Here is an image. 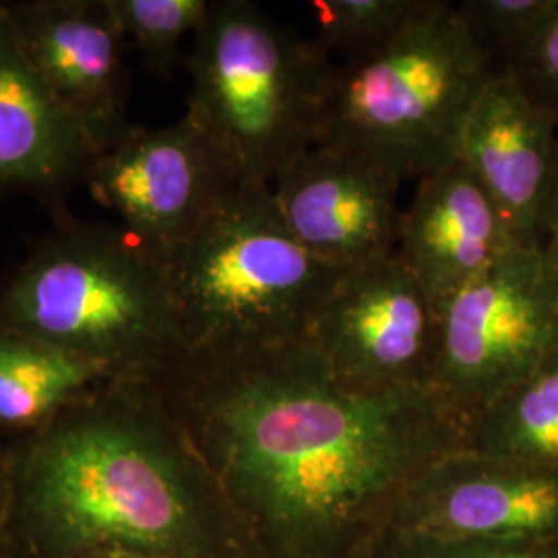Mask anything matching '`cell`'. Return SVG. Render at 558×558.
Instances as JSON below:
<instances>
[{"label":"cell","mask_w":558,"mask_h":558,"mask_svg":"<svg viewBox=\"0 0 558 558\" xmlns=\"http://www.w3.org/2000/svg\"><path fill=\"white\" fill-rule=\"evenodd\" d=\"M4 453H7V447H2V442H0V476H2V468H4Z\"/></svg>","instance_id":"obj_25"},{"label":"cell","mask_w":558,"mask_h":558,"mask_svg":"<svg viewBox=\"0 0 558 558\" xmlns=\"http://www.w3.org/2000/svg\"><path fill=\"white\" fill-rule=\"evenodd\" d=\"M154 385L251 558H364L422 476L465 451L437 389L360 391L306 338L191 350Z\"/></svg>","instance_id":"obj_1"},{"label":"cell","mask_w":558,"mask_h":558,"mask_svg":"<svg viewBox=\"0 0 558 558\" xmlns=\"http://www.w3.org/2000/svg\"><path fill=\"white\" fill-rule=\"evenodd\" d=\"M465 451L558 472V348L465 422Z\"/></svg>","instance_id":"obj_17"},{"label":"cell","mask_w":558,"mask_h":558,"mask_svg":"<svg viewBox=\"0 0 558 558\" xmlns=\"http://www.w3.org/2000/svg\"><path fill=\"white\" fill-rule=\"evenodd\" d=\"M104 379L106 364L0 329V430L34 433Z\"/></svg>","instance_id":"obj_16"},{"label":"cell","mask_w":558,"mask_h":558,"mask_svg":"<svg viewBox=\"0 0 558 558\" xmlns=\"http://www.w3.org/2000/svg\"><path fill=\"white\" fill-rule=\"evenodd\" d=\"M458 156L495 201L513 239L548 246L558 203V120L509 75H495L465 117Z\"/></svg>","instance_id":"obj_13"},{"label":"cell","mask_w":558,"mask_h":558,"mask_svg":"<svg viewBox=\"0 0 558 558\" xmlns=\"http://www.w3.org/2000/svg\"><path fill=\"white\" fill-rule=\"evenodd\" d=\"M497 69L480 52L458 4L433 9L377 52L331 69L317 143H339L424 179L458 158L459 135Z\"/></svg>","instance_id":"obj_6"},{"label":"cell","mask_w":558,"mask_h":558,"mask_svg":"<svg viewBox=\"0 0 558 558\" xmlns=\"http://www.w3.org/2000/svg\"><path fill=\"white\" fill-rule=\"evenodd\" d=\"M184 350L304 338L345 274L292 236L269 184H240L166 259Z\"/></svg>","instance_id":"obj_5"},{"label":"cell","mask_w":558,"mask_h":558,"mask_svg":"<svg viewBox=\"0 0 558 558\" xmlns=\"http://www.w3.org/2000/svg\"><path fill=\"white\" fill-rule=\"evenodd\" d=\"M364 558H553L505 550L500 544H430L414 539L380 538Z\"/></svg>","instance_id":"obj_22"},{"label":"cell","mask_w":558,"mask_h":558,"mask_svg":"<svg viewBox=\"0 0 558 558\" xmlns=\"http://www.w3.org/2000/svg\"><path fill=\"white\" fill-rule=\"evenodd\" d=\"M0 558H13V557H11V555H7V553H4V550H2V548H0Z\"/></svg>","instance_id":"obj_26"},{"label":"cell","mask_w":558,"mask_h":558,"mask_svg":"<svg viewBox=\"0 0 558 558\" xmlns=\"http://www.w3.org/2000/svg\"><path fill=\"white\" fill-rule=\"evenodd\" d=\"M548 248L553 251V257L558 267V203L557 211H555V221H553V234H550V242H548Z\"/></svg>","instance_id":"obj_23"},{"label":"cell","mask_w":558,"mask_h":558,"mask_svg":"<svg viewBox=\"0 0 558 558\" xmlns=\"http://www.w3.org/2000/svg\"><path fill=\"white\" fill-rule=\"evenodd\" d=\"M553 4L555 0H465L458 11L480 52L502 75Z\"/></svg>","instance_id":"obj_20"},{"label":"cell","mask_w":558,"mask_h":558,"mask_svg":"<svg viewBox=\"0 0 558 558\" xmlns=\"http://www.w3.org/2000/svg\"><path fill=\"white\" fill-rule=\"evenodd\" d=\"M2 505H4V490H2V476H0V525H2Z\"/></svg>","instance_id":"obj_24"},{"label":"cell","mask_w":558,"mask_h":558,"mask_svg":"<svg viewBox=\"0 0 558 558\" xmlns=\"http://www.w3.org/2000/svg\"><path fill=\"white\" fill-rule=\"evenodd\" d=\"M405 180L339 143H315L271 184L292 236L317 259L352 271L396 255L398 195Z\"/></svg>","instance_id":"obj_10"},{"label":"cell","mask_w":558,"mask_h":558,"mask_svg":"<svg viewBox=\"0 0 558 558\" xmlns=\"http://www.w3.org/2000/svg\"><path fill=\"white\" fill-rule=\"evenodd\" d=\"M13 558H251L220 486L147 380L104 379L4 453Z\"/></svg>","instance_id":"obj_2"},{"label":"cell","mask_w":558,"mask_h":558,"mask_svg":"<svg viewBox=\"0 0 558 558\" xmlns=\"http://www.w3.org/2000/svg\"><path fill=\"white\" fill-rule=\"evenodd\" d=\"M4 9L25 59L100 156L133 126L129 41L108 0H11Z\"/></svg>","instance_id":"obj_11"},{"label":"cell","mask_w":558,"mask_h":558,"mask_svg":"<svg viewBox=\"0 0 558 558\" xmlns=\"http://www.w3.org/2000/svg\"><path fill=\"white\" fill-rule=\"evenodd\" d=\"M435 389L463 422L558 348V267L548 246H518L439 304Z\"/></svg>","instance_id":"obj_7"},{"label":"cell","mask_w":558,"mask_h":558,"mask_svg":"<svg viewBox=\"0 0 558 558\" xmlns=\"http://www.w3.org/2000/svg\"><path fill=\"white\" fill-rule=\"evenodd\" d=\"M186 117L242 184H274L320 135L333 62L251 0H216L189 48Z\"/></svg>","instance_id":"obj_4"},{"label":"cell","mask_w":558,"mask_h":558,"mask_svg":"<svg viewBox=\"0 0 558 558\" xmlns=\"http://www.w3.org/2000/svg\"><path fill=\"white\" fill-rule=\"evenodd\" d=\"M85 184L131 236L166 260L242 182L184 114L158 129L131 126L96 158Z\"/></svg>","instance_id":"obj_9"},{"label":"cell","mask_w":558,"mask_h":558,"mask_svg":"<svg viewBox=\"0 0 558 558\" xmlns=\"http://www.w3.org/2000/svg\"><path fill=\"white\" fill-rule=\"evenodd\" d=\"M0 329L154 383L186 352L166 260L114 221L69 216L29 242L0 281Z\"/></svg>","instance_id":"obj_3"},{"label":"cell","mask_w":558,"mask_h":558,"mask_svg":"<svg viewBox=\"0 0 558 558\" xmlns=\"http://www.w3.org/2000/svg\"><path fill=\"white\" fill-rule=\"evenodd\" d=\"M112 17L129 41L140 50L143 64L170 77L186 62V41L195 40L209 17L211 0H108Z\"/></svg>","instance_id":"obj_19"},{"label":"cell","mask_w":558,"mask_h":558,"mask_svg":"<svg viewBox=\"0 0 558 558\" xmlns=\"http://www.w3.org/2000/svg\"><path fill=\"white\" fill-rule=\"evenodd\" d=\"M555 525L558 472H539L461 451L422 476L401 500L380 538L502 544L536 536Z\"/></svg>","instance_id":"obj_12"},{"label":"cell","mask_w":558,"mask_h":558,"mask_svg":"<svg viewBox=\"0 0 558 558\" xmlns=\"http://www.w3.org/2000/svg\"><path fill=\"white\" fill-rule=\"evenodd\" d=\"M304 338L360 391L435 389L439 306L398 255L345 271Z\"/></svg>","instance_id":"obj_8"},{"label":"cell","mask_w":558,"mask_h":558,"mask_svg":"<svg viewBox=\"0 0 558 558\" xmlns=\"http://www.w3.org/2000/svg\"><path fill=\"white\" fill-rule=\"evenodd\" d=\"M433 4L435 0H313L308 11L319 29L320 48L352 62L396 40Z\"/></svg>","instance_id":"obj_18"},{"label":"cell","mask_w":558,"mask_h":558,"mask_svg":"<svg viewBox=\"0 0 558 558\" xmlns=\"http://www.w3.org/2000/svg\"><path fill=\"white\" fill-rule=\"evenodd\" d=\"M96 147L25 59L0 2V197L25 195L60 221Z\"/></svg>","instance_id":"obj_14"},{"label":"cell","mask_w":558,"mask_h":558,"mask_svg":"<svg viewBox=\"0 0 558 558\" xmlns=\"http://www.w3.org/2000/svg\"><path fill=\"white\" fill-rule=\"evenodd\" d=\"M505 75L515 81L519 89L546 114L558 120V0Z\"/></svg>","instance_id":"obj_21"},{"label":"cell","mask_w":558,"mask_h":558,"mask_svg":"<svg viewBox=\"0 0 558 558\" xmlns=\"http://www.w3.org/2000/svg\"><path fill=\"white\" fill-rule=\"evenodd\" d=\"M398 244L396 255L437 306L523 246L459 156L418 180Z\"/></svg>","instance_id":"obj_15"}]
</instances>
